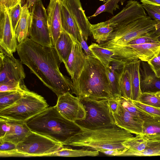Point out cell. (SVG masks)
<instances>
[{"label": "cell", "instance_id": "2", "mask_svg": "<svg viewBox=\"0 0 160 160\" xmlns=\"http://www.w3.org/2000/svg\"><path fill=\"white\" fill-rule=\"evenodd\" d=\"M79 127L80 130L67 140L63 145L81 147L101 152L114 150L123 154L128 149L122 143L134 137L132 133L116 125L95 129Z\"/></svg>", "mask_w": 160, "mask_h": 160}, {"label": "cell", "instance_id": "8", "mask_svg": "<svg viewBox=\"0 0 160 160\" xmlns=\"http://www.w3.org/2000/svg\"><path fill=\"white\" fill-rule=\"evenodd\" d=\"M159 24L149 16L139 18L115 29L104 43L124 45L138 37L154 33Z\"/></svg>", "mask_w": 160, "mask_h": 160}, {"label": "cell", "instance_id": "52", "mask_svg": "<svg viewBox=\"0 0 160 160\" xmlns=\"http://www.w3.org/2000/svg\"><path fill=\"white\" fill-rule=\"evenodd\" d=\"M108 0H104L103 1V2L104 3H106V2H107Z\"/></svg>", "mask_w": 160, "mask_h": 160}, {"label": "cell", "instance_id": "29", "mask_svg": "<svg viewBox=\"0 0 160 160\" xmlns=\"http://www.w3.org/2000/svg\"><path fill=\"white\" fill-rule=\"evenodd\" d=\"M89 48L92 55L99 60L105 67H108L114 56L113 52L96 43H92Z\"/></svg>", "mask_w": 160, "mask_h": 160}, {"label": "cell", "instance_id": "31", "mask_svg": "<svg viewBox=\"0 0 160 160\" xmlns=\"http://www.w3.org/2000/svg\"><path fill=\"white\" fill-rule=\"evenodd\" d=\"M115 99L127 111L143 122L147 118L152 116L137 107L133 103L132 99L122 96Z\"/></svg>", "mask_w": 160, "mask_h": 160}, {"label": "cell", "instance_id": "23", "mask_svg": "<svg viewBox=\"0 0 160 160\" xmlns=\"http://www.w3.org/2000/svg\"><path fill=\"white\" fill-rule=\"evenodd\" d=\"M141 61L140 60H135L125 62V67L130 75L132 86V100L135 101H139L142 93L140 79Z\"/></svg>", "mask_w": 160, "mask_h": 160}, {"label": "cell", "instance_id": "46", "mask_svg": "<svg viewBox=\"0 0 160 160\" xmlns=\"http://www.w3.org/2000/svg\"><path fill=\"white\" fill-rule=\"evenodd\" d=\"M82 49H83L87 55H92L86 41L84 39L82 35L81 36V40L80 42Z\"/></svg>", "mask_w": 160, "mask_h": 160}, {"label": "cell", "instance_id": "11", "mask_svg": "<svg viewBox=\"0 0 160 160\" xmlns=\"http://www.w3.org/2000/svg\"><path fill=\"white\" fill-rule=\"evenodd\" d=\"M0 84L24 83L26 75L22 63L0 48Z\"/></svg>", "mask_w": 160, "mask_h": 160}, {"label": "cell", "instance_id": "21", "mask_svg": "<svg viewBox=\"0 0 160 160\" xmlns=\"http://www.w3.org/2000/svg\"><path fill=\"white\" fill-rule=\"evenodd\" d=\"M140 79L142 93L160 91V78L156 76L147 62L141 61Z\"/></svg>", "mask_w": 160, "mask_h": 160}, {"label": "cell", "instance_id": "28", "mask_svg": "<svg viewBox=\"0 0 160 160\" xmlns=\"http://www.w3.org/2000/svg\"><path fill=\"white\" fill-rule=\"evenodd\" d=\"M99 154V152L98 151L90 150L83 148L78 149H74L64 146L60 150L50 154L49 156L94 157L98 156Z\"/></svg>", "mask_w": 160, "mask_h": 160}, {"label": "cell", "instance_id": "50", "mask_svg": "<svg viewBox=\"0 0 160 160\" xmlns=\"http://www.w3.org/2000/svg\"><path fill=\"white\" fill-rule=\"evenodd\" d=\"M149 7L158 14H160V6L148 5Z\"/></svg>", "mask_w": 160, "mask_h": 160}, {"label": "cell", "instance_id": "40", "mask_svg": "<svg viewBox=\"0 0 160 160\" xmlns=\"http://www.w3.org/2000/svg\"><path fill=\"white\" fill-rule=\"evenodd\" d=\"M26 87L24 83L20 82L0 84V92L22 90Z\"/></svg>", "mask_w": 160, "mask_h": 160}, {"label": "cell", "instance_id": "16", "mask_svg": "<svg viewBox=\"0 0 160 160\" xmlns=\"http://www.w3.org/2000/svg\"><path fill=\"white\" fill-rule=\"evenodd\" d=\"M118 103L117 111L112 112L116 125L136 135H141L143 122L131 114Z\"/></svg>", "mask_w": 160, "mask_h": 160}, {"label": "cell", "instance_id": "38", "mask_svg": "<svg viewBox=\"0 0 160 160\" xmlns=\"http://www.w3.org/2000/svg\"><path fill=\"white\" fill-rule=\"evenodd\" d=\"M155 33L151 35L138 37L124 45H139L147 43H159L155 37Z\"/></svg>", "mask_w": 160, "mask_h": 160}, {"label": "cell", "instance_id": "27", "mask_svg": "<svg viewBox=\"0 0 160 160\" xmlns=\"http://www.w3.org/2000/svg\"><path fill=\"white\" fill-rule=\"evenodd\" d=\"M90 27L93 37L98 43L107 41L114 30L107 21L96 24H91Z\"/></svg>", "mask_w": 160, "mask_h": 160}, {"label": "cell", "instance_id": "34", "mask_svg": "<svg viewBox=\"0 0 160 160\" xmlns=\"http://www.w3.org/2000/svg\"><path fill=\"white\" fill-rule=\"evenodd\" d=\"M148 139L136 135L123 142L122 144L131 151H141L145 149L147 147Z\"/></svg>", "mask_w": 160, "mask_h": 160}, {"label": "cell", "instance_id": "32", "mask_svg": "<svg viewBox=\"0 0 160 160\" xmlns=\"http://www.w3.org/2000/svg\"><path fill=\"white\" fill-rule=\"evenodd\" d=\"M24 89L0 92V111L12 105L18 101L22 95Z\"/></svg>", "mask_w": 160, "mask_h": 160}, {"label": "cell", "instance_id": "9", "mask_svg": "<svg viewBox=\"0 0 160 160\" xmlns=\"http://www.w3.org/2000/svg\"><path fill=\"white\" fill-rule=\"evenodd\" d=\"M101 47L112 51L113 58L127 62L135 60L148 62L160 51V43L118 45L102 43Z\"/></svg>", "mask_w": 160, "mask_h": 160}, {"label": "cell", "instance_id": "12", "mask_svg": "<svg viewBox=\"0 0 160 160\" xmlns=\"http://www.w3.org/2000/svg\"><path fill=\"white\" fill-rule=\"evenodd\" d=\"M58 98L55 106L59 112L65 118L73 122L86 118V109L78 97L68 92Z\"/></svg>", "mask_w": 160, "mask_h": 160}, {"label": "cell", "instance_id": "1", "mask_svg": "<svg viewBox=\"0 0 160 160\" xmlns=\"http://www.w3.org/2000/svg\"><path fill=\"white\" fill-rule=\"evenodd\" d=\"M17 51L22 64L58 97L68 92L72 94V82L60 72L62 62L54 47L41 45L28 37L18 44Z\"/></svg>", "mask_w": 160, "mask_h": 160}, {"label": "cell", "instance_id": "30", "mask_svg": "<svg viewBox=\"0 0 160 160\" xmlns=\"http://www.w3.org/2000/svg\"><path fill=\"white\" fill-rule=\"evenodd\" d=\"M160 156V140H148L146 148L141 151L128 150L122 156Z\"/></svg>", "mask_w": 160, "mask_h": 160}, {"label": "cell", "instance_id": "47", "mask_svg": "<svg viewBox=\"0 0 160 160\" xmlns=\"http://www.w3.org/2000/svg\"><path fill=\"white\" fill-rule=\"evenodd\" d=\"M142 5L160 6V0H141Z\"/></svg>", "mask_w": 160, "mask_h": 160}, {"label": "cell", "instance_id": "35", "mask_svg": "<svg viewBox=\"0 0 160 160\" xmlns=\"http://www.w3.org/2000/svg\"><path fill=\"white\" fill-rule=\"evenodd\" d=\"M125 1V0H108L104 4L99 7L95 12L88 18L96 17L100 13L105 12H107L113 14V11L119 8L118 3L120 2L122 5Z\"/></svg>", "mask_w": 160, "mask_h": 160}, {"label": "cell", "instance_id": "37", "mask_svg": "<svg viewBox=\"0 0 160 160\" xmlns=\"http://www.w3.org/2000/svg\"><path fill=\"white\" fill-rule=\"evenodd\" d=\"M139 101L146 105L160 108V99L157 96L155 92H142Z\"/></svg>", "mask_w": 160, "mask_h": 160}, {"label": "cell", "instance_id": "26", "mask_svg": "<svg viewBox=\"0 0 160 160\" xmlns=\"http://www.w3.org/2000/svg\"><path fill=\"white\" fill-rule=\"evenodd\" d=\"M31 20L30 10L26 5L22 7L21 18L15 31L18 43L22 42L29 36L28 30Z\"/></svg>", "mask_w": 160, "mask_h": 160}, {"label": "cell", "instance_id": "44", "mask_svg": "<svg viewBox=\"0 0 160 160\" xmlns=\"http://www.w3.org/2000/svg\"><path fill=\"white\" fill-rule=\"evenodd\" d=\"M142 6L148 12L149 16L152 19L156 20L160 23V14L150 8L148 5H142Z\"/></svg>", "mask_w": 160, "mask_h": 160}, {"label": "cell", "instance_id": "7", "mask_svg": "<svg viewBox=\"0 0 160 160\" xmlns=\"http://www.w3.org/2000/svg\"><path fill=\"white\" fill-rule=\"evenodd\" d=\"M79 98L84 106L87 115L85 119L74 122L78 125L87 129H95L116 125L109 105V98Z\"/></svg>", "mask_w": 160, "mask_h": 160}, {"label": "cell", "instance_id": "15", "mask_svg": "<svg viewBox=\"0 0 160 160\" xmlns=\"http://www.w3.org/2000/svg\"><path fill=\"white\" fill-rule=\"evenodd\" d=\"M0 48L13 55L17 51L18 44L12 27L8 10L0 9Z\"/></svg>", "mask_w": 160, "mask_h": 160}, {"label": "cell", "instance_id": "33", "mask_svg": "<svg viewBox=\"0 0 160 160\" xmlns=\"http://www.w3.org/2000/svg\"><path fill=\"white\" fill-rule=\"evenodd\" d=\"M120 84L122 96L132 99V86L130 75L125 67L120 79Z\"/></svg>", "mask_w": 160, "mask_h": 160}, {"label": "cell", "instance_id": "17", "mask_svg": "<svg viewBox=\"0 0 160 160\" xmlns=\"http://www.w3.org/2000/svg\"><path fill=\"white\" fill-rule=\"evenodd\" d=\"M61 0H50L47 9V22L54 47L63 31L61 23Z\"/></svg>", "mask_w": 160, "mask_h": 160}, {"label": "cell", "instance_id": "25", "mask_svg": "<svg viewBox=\"0 0 160 160\" xmlns=\"http://www.w3.org/2000/svg\"><path fill=\"white\" fill-rule=\"evenodd\" d=\"M74 38L63 30L54 46L62 62L67 63L71 53Z\"/></svg>", "mask_w": 160, "mask_h": 160}, {"label": "cell", "instance_id": "19", "mask_svg": "<svg viewBox=\"0 0 160 160\" xmlns=\"http://www.w3.org/2000/svg\"><path fill=\"white\" fill-rule=\"evenodd\" d=\"M85 62V55L80 42L74 38L71 53L65 66L72 81L79 76Z\"/></svg>", "mask_w": 160, "mask_h": 160}, {"label": "cell", "instance_id": "49", "mask_svg": "<svg viewBox=\"0 0 160 160\" xmlns=\"http://www.w3.org/2000/svg\"><path fill=\"white\" fill-rule=\"evenodd\" d=\"M155 37L158 42L160 43V23L155 33Z\"/></svg>", "mask_w": 160, "mask_h": 160}, {"label": "cell", "instance_id": "45", "mask_svg": "<svg viewBox=\"0 0 160 160\" xmlns=\"http://www.w3.org/2000/svg\"><path fill=\"white\" fill-rule=\"evenodd\" d=\"M108 102L112 112H116L118 108V103L116 99L114 98H109Z\"/></svg>", "mask_w": 160, "mask_h": 160}, {"label": "cell", "instance_id": "36", "mask_svg": "<svg viewBox=\"0 0 160 160\" xmlns=\"http://www.w3.org/2000/svg\"><path fill=\"white\" fill-rule=\"evenodd\" d=\"M22 6L21 1L8 10L12 27L15 34V31L20 19L22 11Z\"/></svg>", "mask_w": 160, "mask_h": 160}, {"label": "cell", "instance_id": "20", "mask_svg": "<svg viewBox=\"0 0 160 160\" xmlns=\"http://www.w3.org/2000/svg\"><path fill=\"white\" fill-rule=\"evenodd\" d=\"M125 66V62L113 58L108 67L105 68L113 98H115L122 96L120 82Z\"/></svg>", "mask_w": 160, "mask_h": 160}, {"label": "cell", "instance_id": "43", "mask_svg": "<svg viewBox=\"0 0 160 160\" xmlns=\"http://www.w3.org/2000/svg\"><path fill=\"white\" fill-rule=\"evenodd\" d=\"M20 1L21 0H0V9L8 10Z\"/></svg>", "mask_w": 160, "mask_h": 160}, {"label": "cell", "instance_id": "10", "mask_svg": "<svg viewBox=\"0 0 160 160\" xmlns=\"http://www.w3.org/2000/svg\"><path fill=\"white\" fill-rule=\"evenodd\" d=\"M29 10L31 14L28 30L30 38L41 45L53 47L47 22V10L41 0L35 2Z\"/></svg>", "mask_w": 160, "mask_h": 160}, {"label": "cell", "instance_id": "42", "mask_svg": "<svg viewBox=\"0 0 160 160\" xmlns=\"http://www.w3.org/2000/svg\"><path fill=\"white\" fill-rule=\"evenodd\" d=\"M17 145L0 139V153L9 152L16 149Z\"/></svg>", "mask_w": 160, "mask_h": 160}, {"label": "cell", "instance_id": "5", "mask_svg": "<svg viewBox=\"0 0 160 160\" xmlns=\"http://www.w3.org/2000/svg\"><path fill=\"white\" fill-rule=\"evenodd\" d=\"M49 106L44 98L26 87L21 98L12 105L0 111V118L26 122Z\"/></svg>", "mask_w": 160, "mask_h": 160}, {"label": "cell", "instance_id": "13", "mask_svg": "<svg viewBox=\"0 0 160 160\" xmlns=\"http://www.w3.org/2000/svg\"><path fill=\"white\" fill-rule=\"evenodd\" d=\"M31 132L25 122L0 118V139L17 145Z\"/></svg>", "mask_w": 160, "mask_h": 160}, {"label": "cell", "instance_id": "3", "mask_svg": "<svg viewBox=\"0 0 160 160\" xmlns=\"http://www.w3.org/2000/svg\"><path fill=\"white\" fill-rule=\"evenodd\" d=\"M85 58L84 65L79 76L72 81V94L78 98H113L105 67L92 55H85Z\"/></svg>", "mask_w": 160, "mask_h": 160}, {"label": "cell", "instance_id": "6", "mask_svg": "<svg viewBox=\"0 0 160 160\" xmlns=\"http://www.w3.org/2000/svg\"><path fill=\"white\" fill-rule=\"evenodd\" d=\"M64 145L46 136L32 131L17 145L15 150L0 154V157L49 156Z\"/></svg>", "mask_w": 160, "mask_h": 160}, {"label": "cell", "instance_id": "48", "mask_svg": "<svg viewBox=\"0 0 160 160\" xmlns=\"http://www.w3.org/2000/svg\"><path fill=\"white\" fill-rule=\"evenodd\" d=\"M38 0H21L22 6L26 5L29 9L33 5L34 3Z\"/></svg>", "mask_w": 160, "mask_h": 160}, {"label": "cell", "instance_id": "51", "mask_svg": "<svg viewBox=\"0 0 160 160\" xmlns=\"http://www.w3.org/2000/svg\"><path fill=\"white\" fill-rule=\"evenodd\" d=\"M155 94L160 99V91L155 92Z\"/></svg>", "mask_w": 160, "mask_h": 160}, {"label": "cell", "instance_id": "4", "mask_svg": "<svg viewBox=\"0 0 160 160\" xmlns=\"http://www.w3.org/2000/svg\"><path fill=\"white\" fill-rule=\"evenodd\" d=\"M25 122L32 131L49 137L62 145L80 129L75 122L64 117L56 106L48 107Z\"/></svg>", "mask_w": 160, "mask_h": 160}, {"label": "cell", "instance_id": "14", "mask_svg": "<svg viewBox=\"0 0 160 160\" xmlns=\"http://www.w3.org/2000/svg\"><path fill=\"white\" fill-rule=\"evenodd\" d=\"M147 15L142 4L136 1L130 0L121 11L107 21L114 30L139 18L146 17Z\"/></svg>", "mask_w": 160, "mask_h": 160}, {"label": "cell", "instance_id": "24", "mask_svg": "<svg viewBox=\"0 0 160 160\" xmlns=\"http://www.w3.org/2000/svg\"><path fill=\"white\" fill-rule=\"evenodd\" d=\"M138 135L146 139L160 140V117L150 116L145 119L142 133Z\"/></svg>", "mask_w": 160, "mask_h": 160}, {"label": "cell", "instance_id": "22", "mask_svg": "<svg viewBox=\"0 0 160 160\" xmlns=\"http://www.w3.org/2000/svg\"><path fill=\"white\" fill-rule=\"evenodd\" d=\"M60 10L63 30L80 42L82 32L75 20L61 0Z\"/></svg>", "mask_w": 160, "mask_h": 160}, {"label": "cell", "instance_id": "39", "mask_svg": "<svg viewBox=\"0 0 160 160\" xmlns=\"http://www.w3.org/2000/svg\"><path fill=\"white\" fill-rule=\"evenodd\" d=\"M133 103L138 108L153 116L160 117V108L143 104L138 101L132 100Z\"/></svg>", "mask_w": 160, "mask_h": 160}, {"label": "cell", "instance_id": "41", "mask_svg": "<svg viewBox=\"0 0 160 160\" xmlns=\"http://www.w3.org/2000/svg\"><path fill=\"white\" fill-rule=\"evenodd\" d=\"M147 62L156 76L160 78V51Z\"/></svg>", "mask_w": 160, "mask_h": 160}, {"label": "cell", "instance_id": "18", "mask_svg": "<svg viewBox=\"0 0 160 160\" xmlns=\"http://www.w3.org/2000/svg\"><path fill=\"white\" fill-rule=\"evenodd\" d=\"M75 20L83 38L87 41L92 35L91 23L83 10L80 0H61Z\"/></svg>", "mask_w": 160, "mask_h": 160}]
</instances>
